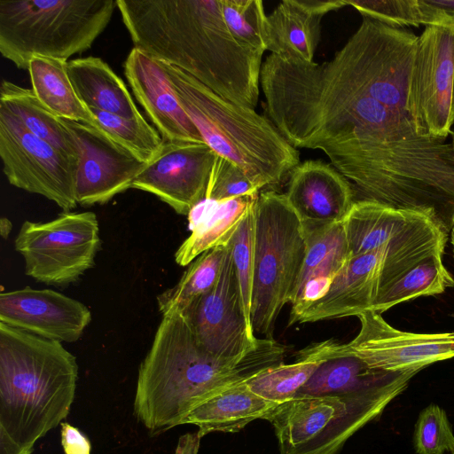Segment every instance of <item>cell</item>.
Returning a JSON list of instances; mask_svg holds the SVG:
<instances>
[{
  "label": "cell",
  "instance_id": "obj_1",
  "mask_svg": "<svg viewBox=\"0 0 454 454\" xmlns=\"http://www.w3.org/2000/svg\"><path fill=\"white\" fill-rule=\"evenodd\" d=\"M134 47L173 65L221 98L254 109L263 53L239 42L219 0H117Z\"/></svg>",
  "mask_w": 454,
  "mask_h": 454
},
{
  "label": "cell",
  "instance_id": "obj_2",
  "mask_svg": "<svg viewBox=\"0 0 454 454\" xmlns=\"http://www.w3.org/2000/svg\"><path fill=\"white\" fill-rule=\"evenodd\" d=\"M285 353L273 338H260L242 357H219L200 344L183 310L170 309L139 366L134 416L151 434L164 433L219 392L283 364Z\"/></svg>",
  "mask_w": 454,
  "mask_h": 454
},
{
  "label": "cell",
  "instance_id": "obj_3",
  "mask_svg": "<svg viewBox=\"0 0 454 454\" xmlns=\"http://www.w3.org/2000/svg\"><path fill=\"white\" fill-rule=\"evenodd\" d=\"M77 380L62 342L0 323V454H31L69 414Z\"/></svg>",
  "mask_w": 454,
  "mask_h": 454
},
{
  "label": "cell",
  "instance_id": "obj_4",
  "mask_svg": "<svg viewBox=\"0 0 454 454\" xmlns=\"http://www.w3.org/2000/svg\"><path fill=\"white\" fill-rule=\"evenodd\" d=\"M160 63L204 143L240 168L259 190L278 184L300 163L299 151L268 118L221 98L180 68Z\"/></svg>",
  "mask_w": 454,
  "mask_h": 454
},
{
  "label": "cell",
  "instance_id": "obj_5",
  "mask_svg": "<svg viewBox=\"0 0 454 454\" xmlns=\"http://www.w3.org/2000/svg\"><path fill=\"white\" fill-rule=\"evenodd\" d=\"M117 0L0 1V52L28 70L35 56L67 60L89 50L108 25Z\"/></svg>",
  "mask_w": 454,
  "mask_h": 454
},
{
  "label": "cell",
  "instance_id": "obj_6",
  "mask_svg": "<svg viewBox=\"0 0 454 454\" xmlns=\"http://www.w3.org/2000/svg\"><path fill=\"white\" fill-rule=\"evenodd\" d=\"M306 250L303 228L286 195L274 191L260 192L254 204L251 301L255 335L272 338L278 314L291 302Z\"/></svg>",
  "mask_w": 454,
  "mask_h": 454
},
{
  "label": "cell",
  "instance_id": "obj_7",
  "mask_svg": "<svg viewBox=\"0 0 454 454\" xmlns=\"http://www.w3.org/2000/svg\"><path fill=\"white\" fill-rule=\"evenodd\" d=\"M362 17L361 25L345 45L319 67L412 124L409 90L419 36Z\"/></svg>",
  "mask_w": 454,
  "mask_h": 454
},
{
  "label": "cell",
  "instance_id": "obj_8",
  "mask_svg": "<svg viewBox=\"0 0 454 454\" xmlns=\"http://www.w3.org/2000/svg\"><path fill=\"white\" fill-rule=\"evenodd\" d=\"M403 392L295 396L262 419L274 429L279 454H339L352 435L379 418Z\"/></svg>",
  "mask_w": 454,
  "mask_h": 454
},
{
  "label": "cell",
  "instance_id": "obj_9",
  "mask_svg": "<svg viewBox=\"0 0 454 454\" xmlns=\"http://www.w3.org/2000/svg\"><path fill=\"white\" fill-rule=\"evenodd\" d=\"M95 213L64 212L48 222L25 221L14 241L25 261V272L35 281L66 286L95 264L100 247Z\"/></svg>",
  "mask_w": 454,
  "mask_h": 454
},
{
  "label": "cell",
  "instance_id": "obj_10",
  "mask_svg": "<svg viewBox=\"0 0 454 454\" xmlns=\"http://www.w3.org/2000/svg\"><path fill=\"white\" fill-rule=\"evenodd\" d=\"M0 157L4 173L12 185L45 197L64 212L77 206L78 160L33 134L1 103Z\"/></svg>",
  "mask_w": 454,
  "mask_h": 454
},
{
  "label": "cell",
  "instance_id": "obj_11",
  "mask_svg": "<svg viewBox=\"0 0 454 454\" xmlns=\"http://www.w3.org/2000/svg\"><path fill=\"white\" fill-rule=\"evenodd\" d=\"M454 30L427 26L418 37L409 113L416 133L445 139L454 123Z\"/></svg>",
  "mask_w": 454,
  "mask_h": 454
},
{
  "label": "cell",
  "instance_id": "obj_12",
  "mask_svg": "<svg viewBox=\"0 0 454 454\" xmlns=\"http://www.w3.org/2000/svg\"><path fill=\"white\" fill-rule=\"evenodd\" d=\"M183 311L200 344L219 357H242L260 341L245 314L230 246L216 284Z\"/></svg>",
  "mask_w": 454,
  "mask_h": 454
},
{
  "label": "cell",
  "instance_id": "obj_13",
  "mask_svg": "<svg viewBox=\"0 0 454 454\" xmlns=\"http://www.w3.org/2000/svg\"><path fill=\"white\" fill-rule=\"evenodd\" d=\"M79 149L77 204H105L131 188L147 163L115 142L103 129L62 119Z\"/></svg>",
  "mask_w": 454,
  "mask_h": 454
},
{
  "label": "cell",
  "instance_id": "obj_14",
  "mask_svg": "<svg viewBox=\"0 0 454 454\" xmlns=\"http://www.w3.org/2000/svg\"><path fill=\"white\" fill-rule=\"evenodd\" d=\"M357 317L360 330L346 343L372 368L391 372H419L432 364L454 357V332H403L374 311Z\"/></svg>",
  "mask_w": 454,
  "mask_h": 454
},
{
  "label": "cell",
  "instance_id": "obj_15",
  "mask_svg": "<svg viewBox=\"0 0 454 454\" xmlns=\"http://www.w3.org/2000/svg\"><path fill=\"white\" fill-rule=\"evenodd\" d=\"M217 154L206 143L164 142L131 188L150 192L188 215L206 198Z\"/></svg>",
  "mask_w": 454,
  "mask_h": 454
},
{
  "label": "cell",
  "instance_id": "obj_16",
  "mask_svg": "<svg viewBox=\"0 0 454 454\" xmlns=\"http://www.w3.org/2000/svg\"><path fill=\"white\" fill-rule=\"evenodd\" d=\"M82 302L52 289L26 286L0 294V323L60 342H74L91 321Z\"/></svg>",
  "mask_w": 454,
  "mask_h": 454
},
{
  "label": "cell",
  "instance_id": "obj_17",
  "mask_svg": "<svg viewBox=\"0 0 454 454\" xmlns=\"http://www.w3.org/2000/svg\"><path fill=\"white\" fill-rule=\"evenodd\" d=\"M286 198L305 236L340 223L355 202L350 183L332 165L309 160L289 173Z\"/></svg>",
  "mask_w": 454,
  "mask_h": 454
},
{
  "label": "cell",
  "instance_id": "obj_18",
  "mask_svg": "<svg viewBox=\"0 0 454 454\" xmlns=\"http://www.w3.org/2000/svg\"><path fill=\"white\" fill-rule=\"evenodd\" d=\"M124 74L163 142L204 143L159 60L134 47L124 62Z\"/></svg>",
  "mask_w": 454,
  "mask_h": 454
},
{
  "label": "cell",
  "instance_id": "obj_19",
  "mask_svg": "<svg viewBox=\"0 0 454 454\" xmlns=\"http://www.w3.org/2000/svg\"><path fill=\"white\" fill-rule=\"evenodd\" d=\"M416 372H391L372 368L347 345L326 340L321 363L295 396L376 394L405 390Z\"/></svg>",
  "mask_w": 454,
  "mask_h": 454
},
{
  "label": "cell",
  "instance_id": "obj_20",
  "mask_svg": "<svg viewBox=\"0 0 454 454\" xmlns=\"http://www.w3.org/2000/svg\"><path fill=\"white\" fill-rule=\"evenodd\" d=\"M346 6L345 0H285L266 18L267 51L282 59L311 63L320 39L321 20Z\"/></svg>",
  "mask_w": 454,
  "mask_h": 454
},
{
  "label": "cell",
  "instance_id": "obj_21",
  "mask_svg": "<svg viewBox=\"0 0 454 454\" xmlns=\"http://www.w3.org/2000/svg\"><path fill=\"white\" fill-rule=\"evenodd\" d=\"M258 195L199 202L187 215L191 234L176 250V262L187 266L203 253L227 245Z\"/></svg>",
  "mask_w": 454,
  "mask_h": 454
},
{
  "label": "cell",
  "instance_id": "obj_22",
  "mask_svg": "<svg viewBox=\"0 0 454 454\" xmlns=\"http://www.w3.org/2000/svg\"><path fill=\"white\" fill-rule=\"evenodd\" d=\"M430 215H436L372 200H355L342 221L350 258L380 248Z\"/></svg>",
  "mask_w": 454,
  "mask_h": 454
},
{
  "label": "cell",
  "instance_id": "obj_23",
  "mask_svg": "<svg viewBox=\"0 0 454 454\" xmlns=\"http://www.w3.org/2000/svg\"><path fill=\"white\" fill-rule=\"evenodd\" d=\"M67 73L78 97L89 109L128 119H145L122 79L102 59H72L67 62Z\"/></svg>",
  "mask_w": 454,
  "mask_h": 454
},
{
  "label": "cell",
  "instance_id": "obj_24",
  "mask_svg": "<svg viewBox=\"0 0 454 454\" xmlns=\"http://www.w3.org/2000/svg\"><path fill=\"white\" fill-rule=\"evenodd\" d=\"M277 404L254 394L242 382L208 398L184 420L198 427L201 437L213 432L236 433L261 419Z\"/></svg>",
  "mask_w": 454,
  "mask_h": 454
},
{
  "label": "cell",
  "instance_id": "obj_25",
  "mask_svg": "<svg viewBox=\"0 0 454 454\" xmlns=\"http://www.w3.org/2000/svg\"><path fill=\"white\" fill-rule=\"evenodd\" d=\"M27 71L33 92L51 113L61 119L102 129L94 114L74 90L67 73V60L35 56L29 61Z\"/></svg>",
  "mask_w": 454,
  "mask_h": 454
},
{
  "label": "cell",
  "instance_id": "obj_26",
  "mask_svg": "<svg viewBox=\"0 0 454 454\" xmlns=\"http://www.w3.org/2000/svg\"><path fill=\"white\" fill-rule=\"evenodd\" d=\"M0 103L16 114L33 134L63 153L79 159V149L70 130L61 118L43 106L32 89L4 80L0 86Z\"/></svg>",
  "mask_w": 454,
  "mask_h": 454
},
{
  "label": "cell",
  "instance_id": "obj_27",
  "mask_svg": "<svg viewBox=\"0 0 454 454\" xmlns=\"http://www.w3.org/2000/svg\"><path fill=\"white\" fill-rule=\"evenodd\" d=\"M306 239V255L291 304L308 284L317 280L332 283L350 259L342 222L311 233Z\"/></svg>",
  "mask_w": 454,
  "mask_h": 454
},
{
  "label": "cell",
  "instance_id": "obj_28",
  "mask_svg": "<svg viewBox=\"0 0 454 454\" xmlns=\"http://www.w3.org/2000/svg\"><path fill=\"white\" fill-rule=\"evenodd\" d=\"M325 340L300 350L292 364H281L270 368L246 381L257 395L277 405L285 403L298 393L310 379L321 363Z\"/></svg>",
  "mask_w": 454,
  "mask_h": 454
},
{
  "label": "cell",
  "instance_id": "obj_29",
  "mask_svg": "<svg viewBox=\"0 0 454 454\" xmlns=\"http://www.w3.org/2000/svg\"><path fill=\"white\" fill-rule=\"evenodd\" d=\"M228 249V244L218 246L191 262L178 283L157 296L160 312L164 314L173 309L184 310L211 290L220 277Z\"/></svg>",
  "mask_w": 454,
  "mask_h": 454
},
{
  "label": "cell",
  "instance_id": "obj_30",
  "mask_svg": "<svg viewBox=\"0 0 454 454\" xmlns=\"http://www.w3.org/2000/svg\"><path fill=\"white\" fill-rule=\"evenodd\" d=\"M454 286V279L442 262V256H431L419 262L378 299L372 311L381 314L392 307L420 296L442 294Z\"/></svg>",
  "mask_w": 454,
  "mask_h": 454
},
{
  "label": "cell",
  "instance_id": "obj_31",
  "mask_svg": "<svg viewBox=\"0 0 454 454\" xmlns=\"http://www.w3.org/2000/svg\"><path fill=\"white\" fill-rule=\"evenodd\" d=\"M90 110L101 128L140 160L148 164L160 153L163 139L145 119H128L98 109Z\"/></svg>",
  "mask_w": 454,
  "mask_h": 454
},
{
  "label": "cell",
  "instance_id": "obj_32",
  "mask_svg": "<svg viewBox=\"0 0 454 454\" xmlns=\"http://www.w3.org/2000/svg\"><path fill=\"white\" fill-rule=\"evenodd\" d=\"M223 18L242 44L264 52L267 15L261 0H219Z\"/></svg>",
  "mask_w": 454,
  "mask_h": 454
},
{
  "label": "cell",
  "instance_id": "obj_33",
  "mask_svg": "<svg viewBox=\"0 0 454 454\" xmlns=\"http://www.w3.org/2000/svg\"><path fill=\"white\" fill-rule=\"evenodd\" d=\"M256 200L249 207L246 215L228 243L240 286L245 314L251 325L254 249V204Z\"/></svg>",
  "mask_w": 454,
  "mask_h": 454
},
{
  "label": "cell",
  "instance_id": "obj_34",
  "mask_svg": "<svg viewBox=\"0 0 454 454\" xmlns=\"http://www.w3.org/2000/svg\"><path fill=\"white\" fill-rule=\"evenodd\" d=\"M453 439L452 426L442 407L430 403L420 411L413 433L417 454H445Z\"/></svg>",
  "mask_w": 454,
  "mask_h": 454
},
{
  "label": "cell",
  "instance_id": "obj_35",
  "mask_svg": "<svg viewBox=\"0 0 454 454\" xmlns=\"http://www.w3.org/2000/svg\"><path fill=\"white\" fill-rule=\"evenodd\" d=\"M345 2L346 5L354 7L362 16L378 20L393 27L426 25L419 0Z\"/></svg>",
  "mask_w": 454,
  "mask_h": 454
},
{
  "label": "cell",
  "instance_id": "obj_36",
  "mask_svg": "<svg viewBox=\"0 0 454 454\" xmlns=\"http://www.w3.org/2000/svg\"><path fill=\"white\" fill-rule=\"evenodd\" d=\"M259 191L240 168L217 156L205 199L222 201L257 195Z\"/></svg>",
  "mask_w": 454,
  "mask_h": 454
},
{
  "label": "cell",
  "instance_id": "obj_37",
  "mask_svg": "<svg viewBox=\"0 0 454 454\" xmlns=\"http://www.w3.org/2000/svg\"><path fill=\"white\" fill-rule=\"evenodd\" d=\"M420 4L427 26L454 30V0H420Z\"/></svg>",
  "mask_w": 454,
  "mask_h": 454
},
{
  "label": "cell",
  "instance_id": "obj_38",
  "mask_svg": "<svg viewBox=\"0 0 454 454\" xmlns=\"http://www.w3.org/2000/svg\"><path fill=\"white\" fill-rule=\"evenodd\" d=\"M61 444L65 454H90L91 443L78 428L61 423Z\"/></svg>",
  "mask_w": 454,
  "mask_h": 454
},
{
  "label": "cell",
  "instance_id": "obj_39",
  "mask_svg": "<svg viewBox=\"0 0 454 454\" xmlns=\"http://www.w3.org/2000/svg\"><path fill=\"white\" fill-rule=\"evenodd\" d=\"M201 438L198 431L181 435L174 454H199Z\"/></svg>",
  "mask_w": 454,
  "mask_h": 454
},
{
  "label": "cell",
  "instance_id": "obj_40",
  "mask_svg": "<svg viewBox=\"0 0 454 454\" xmlns=\"http://www.w3.org/2000/svg\"><path fill=\"white\" fill-rule=\"evenodd\" d=\"M12 223L6 217L0 219V233L3 239H7L12 231Z\"/></svg>",
  "mask_w": 454,
  "mask_h": 454
},
{
  "label": "cell",
  "instance_id": "obj_41",
  "mask_svg": "<svg viewBox=\"0 0 454 454\" xmlns=\"http://www.w3.org/2000/svg\"><path fill=\"white\" fill-rule=\"evenodd\" d=\"M450 241L453 247V255H454V217L452 219L451 228H450Z\"/></svg>",
  "mask_w": 454,
  "mask_h": 454
},
{
  "label": "cell",
  "instance_id": "obj_42",
  "mask_svg": "<svg viewBox=\"0 0 454 454\" xmlns=\"http://www.w3.org/2000/svg\"><path fill=\"white\" fill-rule=\"evenodd\" d=\"M450 454H454V439L452 440L450 447Z\"/></svg>",
  "mask_w": 454,
  "mask_h": 454
},
{
  "label": "cell",
  "instance_id": "obj_43",
  "mask_svg": "<svg viewBox=\"0 0 454 454\" xmlns=\"http://www.w3.org/2000/svg\"><path fill=\"white\" fill-rule=\"evenodd\" d=\"M453 110H454V89H453Z\"/></svg>",
  "mask_w": 454,
  "mask_h": 454
},
{
  "label": "cell",
  "instance_id": "obj_44",
  "mask_svg": "<svg viewBox=\"0 0 454 454\" xmlns=\"http://www.w3.org/2000/svg\"><path fill=\"white\" fill-rule=\"evenodd\" d=\"M452 137H453L452 144L454 145V133H452Z\"/></svg>",
  "mask_w": 454,
  "mask_h": 454
}]
</instances>
